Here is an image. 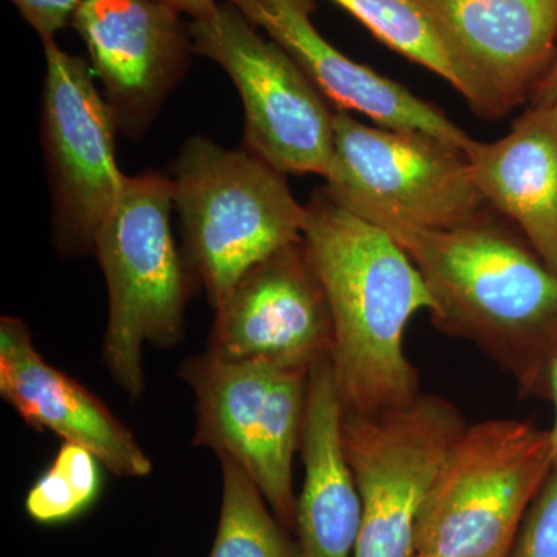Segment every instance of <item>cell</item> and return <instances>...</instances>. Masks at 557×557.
I'll return each instance as SVG.
<instances>
[{"label":"cell","mask_w":557,"mask_h":557,"mask_svg":"<svg viewBox=\"0 0 557 557\" xmlns=\"http://www.w3.org/2000/svg\"><path fill=\"white\" fill-rule=\"evenodd\" d=\"M302 236L333 322L332 366L344 412L376 416L420 395L405 350L410 319L435 300L416 263L375 223L311 194Z\"/></svg>","instance_id":"cell-1"},{"label":"cell","mask_w":557,"mask_h":557,"mask_svg":"<svg viewBox=\"0 0 557 557\" xmlns=\"http://www.w3.org/2000/svg\"><path fill=\"white\" fill-rule=\"evenodd\" d=\"M383 230L426 282L438 329L482 348L527 395L548 398L557 273L522 233L496 211L453 230Z\"/></svg>","instance_id":"cell-2"},{"label":"cell","mask_w":557,"mask_h":557,"mask_svg":"<svg viewBox=\"0 0 557 557\" xmlns=\"http://www.w3.org/2000/svg\"><path fill=\"white\" fill-rule=\"evenodd\" d=\"M172 183L183 258L214 310L256 263L302 237L306 207L287 175L245 148L190 137Z\"/></svg>","instance_id":"cell-3"},{"label":"cell","mask_w":557,"mask_h":557,"mask_svg":"<svg viewBox=\"0 0 557 557\" xmlns=\"http://www.w3.org/2000/svg\"><path fill=\"white\" fill-rule=\"evenodd\" d=\"M172 178L160 172L127 177L95 240L109 292L102 358L132 398L145 392V344L170 348L185 335L193 276L172 236Z\"/></svg>","instance_id":"cell-4"},{"label":"cell","mask_w":557,"mask_h":557,"mask_svg":"<svg viewBox=\"0 0 557 557\" xmlns=\"http://www.w3.org/2000/svg\"><path fill=\"white\" fill-rule=\"evenodd\" d=\"M553 465L549 429L516 418L467 424L421 508L417 555L509 557Z\"/></svg>","instance_id":"cell-5"},{"label":"cell","mask_w":557,"mask_h":557,"mask_svg":"<svg viewBox=\"0 0 557 557\" xmlns=\"http://www.w3.org/2000/svg\"><path fill=\"white\" fill-rule=\"evenodd\" d=\"M322 188L339 207L386 226L453 230L494 209L467 153L424 132L387 129L335 112V145Z\"/></svg>","instance_id":"cell-6"},{"label":"cell","mask_w":557,"mask_h":557,"mask_svg":"<svg viewBox=\"0 0 557 557\" xmlns=\"http://www.w3.org/2000/svg\"><path fill=\"white\" fill-rule=\"evenodd\" d=\"M178 375L196 399L194 445L236 461L281 525L296 530L293 461L300 446L309 372L203 354L186 359Z\"/></svg>","instance_id":"cell-7"},{"label":"cell","mask_w":557,"mask_h":557,"mask_svg":"<svg viewBox=\"0 0 557 557\" xmlns=\"http://www.w3.org/2000/svg\"><path fill=\"white\" fill-rule=\"evenodd\" d=\"M193 49L225 70L245 110V149L282 174L327 175L335 112L313 81L236 7L189 24Z\"/></svg>","instance_id":"cell-8"},{"label":"cell","mask_w":557,"mask_h":557,"mask_svg":"<svg viewBox=\"0 0 557 557\" xmlns=\"http://www.w3.org/2000/svg\"><path fill=\"white\" fill-rule=\"evenodd\" d=\"M465 428L456 406L435 395L376 416L344 412V449L362 508L354 557L417 555L421 508Z\"/></svg>","instance_id":"cell-9"},{"label":"cell","mask_w":557,"mask_h":557,"mask_svg":"<svg viewBox=\"0 0 557 557\" xmlns=\"http://www.w3.org/2000/svg\"><path fill=\"white\" fill-rule=\"evenodd\" d=\"M42 44V146L53 197L54 244L65 255H84L94 251L126 185L115 156L119 127L89 62L62 50L57 40Z\"/></svg>","instance_id":"cell-10"},{"label":"cell","mask_w":557,"mask_h":557,"mask_svg":"<svg viewBox=\"0 0 557 557\" xmlns=\"http://www.w3.org/2000/svg\"><path fill=\"white\" fill-rule=\"evenodd\" d=\"M480 119L522 106L557 53V0H416Z\"/></svg>","instance_id":"cell-11"},{"label":"cell","mask_w":557,"mask_h":557,"mask_svg":"<svg viewBox=\"0 0 557 557\" xmlns=\"http://www.w3.org/2000/svg\"><path fill=\"white\" fill-rule=\"evenodd\" d=\"M214 311L212 357L302 372L332 358V313L304 236L249 269Z\"/></svg>","instance_id":"cell-12"},{"label":"cell","mask_w":557,"mask_h":557,"mask_svg":"<svg viewBox=\"0 0 557 557\" xmlns=\"http://www.w3.org/2000/svg\"><path fill=\"white\" fill-rule=\"evenodd\" d=\"M73 27L121 134H145L194 51L182 13L159 0H84Z\"/></svg>","instance_id":"cell-13"},{"label":"cell","mask_w":557,"mask_h":557,"mask_svg":"<svg viewBox=\"0 0 557 557\" xmlns=\"http://www.w3.org/2000/svg\"><path fill=\"white\" fill-rule=\"evenodd\" d=\"M274 40L330 102L387 129L424 132L467 153L475 139L397 81L346 57L311 21L314 0H225Z\"/></svg>","instance_id":"cell-14"},{"label":"cell","mask_w":557,"mask_h":557,"mask_svg":"<svg viewBox=\"0 0 557 557\" xmlns=\"http://www.w3.org/2000/svg\"><path fill=\"white\" fill-rule=\"evenodd\" d=\"M0 395L25 423L97 456L112 474L146 478L152 461L134 434L89 388L51 368L20 318L0 319Z\"/></svg>","instance_id":"cell-15"},{"label":"cell","mask_w":557,"mask_h":557,"mask_svg":"<svg viewBox=\"0 0 557 557\" xmlns=\"http://www.w3.org/2000/svg\"><path fill=\"white\" fill-rule=\"evenodd\" d=\"M344 408L332 358L309 372L300 432L304 485L296 507L300 557H354L361 497L343 440Z\"/></svg>","instance_id":"cell-16"},{"label":"cell","mask_w":557,"mask_h":557,"mask_svg":"<svg viewBox=\"0 0 557 557\" xmlns=\"http://www.w3.org/2000/svg\"><path fill=\"white\" fill-rule=\"evenodd\" d=\"M467 159L483 199L557 273V106L531 102L505 137L475 141Z\"/></svg>","instance_id":"cell-17"},{"label":"cell","mask_w":557,"mask_h":557,"mask_svg":"<svg viewBox=\"0 0 557 557\" xmlns=\"http://www.w3.org/2000/svg\"><path fill=\"white\" fill-rule=\"evenodd\" d=\"M222 465L223 493L218 533L209 557H300L289 544L258 485L228 457Z\"/></svg>","instance_id":"cell-18"},{"label":"cell","mask_w":557,"mask_h":557,"mask_svg":"<svg viewBox=\"0 0 557 557\" xmlns=\"http://www.w3.org/2000/svg\"><path fill=\"white\" fill-rule=\"evenodd\" d=\"M332 2L347 11L387 49L435 73L456 89L453 69L416 0H332Z\"/></svg>","instance_id":"cell-19"},{"label":"cell","mask_w":557,"mask_h":557,"mask_svg":"<svg viewBox=\"0 0 557 557\" xmlns=\"http://www.w3.org/2000/svg\"><path fill=\"white\" fill-rule=\"evenodd\" d=\"M100 463L89 449L65 442L53 463L28 491L27 515L40 525H61L78 519L100 496Z\"/></svg>","instance_id":"cell-20"},{"label":"cell","mask_w":557,"mask_h":557,"mask_svg":"<svg viewBox=\"0 0 557 557\" xmlns=\"http://www.w3.org/2000/svg\"><path fill=\"white\" fill-rule=\"evenodd\" d=\"M509 557H557V460L528 509Z\"/></svg>","instance_id":"cell-21"},{"label":"cell","mask_w":557,"mask_h":557,"mask_svg":"<svg viewBox=\"0 0 557 557\" xmlns=\"http://www.w3.org/2000/svg\"><path fill=\"white\" fill-rule=\"evenodd\" d=\"M20 11L22 20L38 33L42 42L54 40V36L73 25L84 0H11Z\"/></svg>","instance_id":"cell-22"},{"label":"cell","mask_w":557,"mask_h":557,"mask_svg":"<svg viewBox=\"0 0 557 557\" xmlns=\"http://www.w3.org/2000/svg\"><path fill=\"white\" fill-rule=\"evenodd\" d=\"M161 3L172 7L178 13L188 14L190 20H200L218 9L220 0H159Z\"/></svg>","instance_id":"cell-23"},{"label":"cell","mask_w":557,"mask_h":557,"mask_svg":"<svg viewBox=\"0 0 557 557\" xmlns=\"http://www.w3.org/2000/svg\"><path fill=\"white\" fill-rule=\"evenodd\" d=\"M531 102L557 106V53L552 67H549L547 75H545Z\"/></svg>","instance_id":"cell-24"},{"label":"cell","mask_w":557,"mask_h":557,"mask_svg":"<svg viewBox=\"0 0 557 557\" xmlns=\"http://www.w3.org/2000/svg\"><path fill=\"white\" fill-rule=\"evenodd\" d=\"M548 398L552 399L553 406H555V421L552 431L553 438V454H555V461L557 460V358L555 364H553L552 372H549V394Z\"/></svg>","instance_id":"cell-25"},{"label":"cell","mask_w":557,"mask_h":557,"mask_svg":"<svg viewBox=\"0 0 557 557\" xmlns=\"http://www.w3.org/2000/svg\"><path fill=\"white\" fill-rule=\"evenodd\" d=\"M413 557H431V556L416 555Z\"/></svg>","instance_id":"cell-26"}]
</instances>
